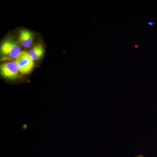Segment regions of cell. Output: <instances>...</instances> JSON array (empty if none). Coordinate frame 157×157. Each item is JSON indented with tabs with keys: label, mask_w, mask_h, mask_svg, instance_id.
Wrapping results in <instances>:
<instances>
[{
	"label": "cell",
	"mask_w": 157,
	"mask_h": 157,
	"mask_svg": "<svg viewBox=\"0 0 157 157\" xmlns=\"http://www.w3.org/2000/svg\"><path fill=\"white\" fill-rule=\"evenodd\" d=\"M15 62L19 69L20 73L26 74L31 72L33 69L35 63L28 52L21 51L15 59Z\"/></svg>",
	"instance_id": "7a4b0ae2"
},
{
	"label": "cell",
	"mask_w": 157,
	"mask_h": 157,
	"mask_svg": "<svg viewBox=\"0 0 157 157\" xmlns=\"http://www.w3.org/2000/svg\"><path fill=\"white\" fill-rule=\"evenodd\" d=\"M19 40L21 45L25 48L30 47L33 41V35L27 30H23L20 33Z\"/></svg>",
	"instance_id": "277c9868"
},
{
	"label": "cell",
	"mask_w": 157,
	"mask_h": 157,
	"mask_svg": "<svg viewBox=\"0 0 157 157\" xmlns=\"http://www.w3.org/2000/svg\"><path fill=\"white\" fill-rule=\"evenodd\" d=\"M44 49L42 44L35 45L29 52V54L34 61L41 58L44 54Z\"/></svg>",
	"instance_id": "5b68a950"
},
{
	"label": "cell",
	"mask_w": 157,
	"mask_h": 157,
	"mask_svg": "<svg viewBox=\"0 0 157 157\" xmlns=\"http://www.w3.org/2000/svg\"><path fill=\"white\" fill-rule=\"evenodd\" d=\"M0 70L1 75L8 79H15L19 76V69L15 62H8L2 64Z\"/></svg>",
	"instance_id": "3957f363"
},
{
	"label": "cell",
	"mask_w": 157,
	"mask_h": 157,
	"mask_svg": "<svg viewBox=\"0 0 157 157\" xmlns=\"http://www.w3.org/2000/svg\"><path fill=\"white\" fill-rule=\"evenodd\" d=\"M21 52L17 43L12 39L4 41L1 45V54L6 58L16 59Z\"/></svg>",
	"instance_id": "6da1fadb"
},
{
	"label": "cell",
	"mask_w": 157,
	"mask_h": 157,
	"mask_svg": "<svg viewBox=\"0 0 157 157\" xmlns=\"http://www.w3.org/2000/svg\"><path fill=\"white\" fill-rule=\"evenodd\" d=\"M147 24L149 25H153L154 24V22H153V21H148V22H147Z\"/></svg>",
	"instance_id": "8992f818"
},
{
	"label": "cell",
	"mask_w": 157,
	"mask_h": 157,
	"mask_svg": "<svg viewBox=\"0 0 157 157\" xmlns=\"http://www.w3.org/2000/svg\"><path fill=\"white\" fill-rule=\"evenodd\" d=\"M135 157H144V156L143 155L140 154V155H137V156H136Z\"/></svg>",
	"instance_id": "52a82bcc"
}]
</instances>
